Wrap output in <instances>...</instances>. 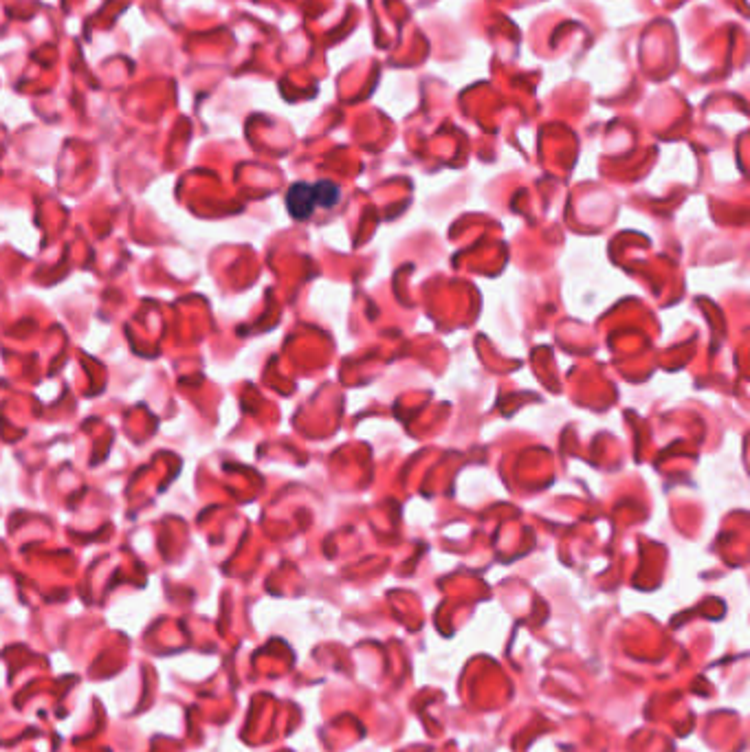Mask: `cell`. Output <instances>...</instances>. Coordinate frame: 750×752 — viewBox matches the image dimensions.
<instances>
[{"label": "cell", "mask_w": 750, "mask_h": 752, "mask_svg": "<svg viewBox=\"0 0 750 752\" xmlns=\"http://www.w3.org/2000/svg\"><path fill=\"white\" fill-rule=\"evenodd\" d=\"M286 209L295 220L311 218L317 209L315 185L311 183H293L286 192Z\"/></svg>", "instance_id": "obj_1"}, {"label": "cell", "mask_w": 750, "mask_h": 752, "mask_svg": "<svg viewBox=\"0 0 750 752\" xmlns=\"http://www.w3.org/2000/svg\"><path fill=\"white\" fill-rule=\"evenodd\" d=\"M339 198H341V190H339V187L335 183H330V181L315 183V201H317V207H322V209L335 207L339 203Z\"/></svg>", "instance_id": "obj_2"}]
</instances>
